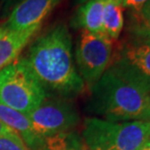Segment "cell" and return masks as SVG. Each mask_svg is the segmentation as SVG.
I'll use <instances>...</instances> for the list:
<instances>
[{
	"label": "cell",
	"mask_w": 150,
	"mask_h": 150,
	"mask_svg": "<svg viewBox=\"0 0 150 150\" xmlns=\"http://www.w3.org/2000/svg\"><path fill=\"white\" fill-rule=\"evenodd\" d=\"M25 60L46 93L68 99L83 90L85 84L73 59L72 37L64 24L38 38Z\"/></svg>",
	"instance_id": "obj_1"
},
{
	"label": "cell",
	"mask_w": 150,
	"mask_h": 150,
	"mask_svg": "<svg viewBox=\"0 0 150 150\" xmlns=\"http://www.w3.org/2000/svg\"><path fill=\"white\" fill-rule=\"evenodd\" d=\"M89 112L112 122L149 121L148 95L107 69L90 87Z\"/></svg>",
	"instance_id": "obj_2"
},
{
	"label": "cell",
	"mask_w": 150,
	"mask_h": 150,
	"mask_svg": "<svg viewBox=\"0 0 150 150\" xmlns=\"http://www.w3.org/2000/svg\"><path fill=\"white\" fill-rule=\"evenodd\" d=\"M82 139L88 150H139L150 139V122H112L98 117L87 118Z\"/></svg>",
	"instance_id": "obj_3"
},
{
	"label": "cell",
	"mask_w": 150,
	"mask_h": 150,
	"mask_svg": "<svg viewBox=\"0 0 150 150\" xmlns=\"http://www.w3.org/2000/svg\"><path fill=\"white\" fill-rule=\"evenodd\" d=\"M47 97L25 58L0 70V104L28 115Z\"/></svg>",
	"instance_id": "obj_4"
},
{
	"label": "cell",
	"mask_w": 150,
	"mask_h": 150,
	"mask_svg": "<svg viewBox=\"0 0 150 150\" xmlns=\"http://www.w3.org/2000/svg\"><path fill=\"white\" fill-rule=\"evenodd\" d=\"M112 40L104 33L82 30L76 47L78 73L89 88L99 81L110 64Z\"/></svg>",
	"instance_id": "obj_5"
},
{
	"label": "cell",
	"mask_w": 150,
	"mask_h": 150,
	"mask_svg": "<svg viewBox=\"0 0 150 150\" xmlns=\"http://www.w3.org/2000/svg\"><path fill=\"white\" fill-rule=\"evenodd\" d=\"M108 69L146 95L150 94V41L134 38L122 45Z\"/></svg>",
	"instance_id": "obj_6"
},
{
	"label": "cell",
	"mask_w": 150,
	"mask_h": 150,
	"mask_svg": "<svg viewBox=\"0 0 150 150\" xmlns=\"http://www.w3.org/2000/svg\"><path fill=\"white\" fill-rule=\"evenodd\" d=\"M28 117L34 131L43 139L55 134L68 132L79 121L76 108L68 99L60 97H46Z\"/></svg>",
	"instance_id": "obj_7"
},
{
	"label": "cell",
	"mask_w": 150,
	"mask_h": 150,
	"mask_svg": "<svg viewBox=\"0 0 150 150\" xmlns=\"http://www.w3.org/2000/svg\"><path fill=\"white\" fill-rule=\"evenodd\" d=\"M62 0H21L12 13L6 24L17 30L40 28L43 21Z\"/></svg>",
	"instance_id": "obj_8"
},
{
	"label": "cell",
	"mask_w": 150,
	"mask_h": 150,
	"mask_svg": "<svg viewBox=\"0 0 150 150\" xmlns=\"http://www.w3.org/2000/svg\"><path fill=\"white\" fill-rule=\"evenodd\" d=\"M38 29L17 30L6 23L0 25V70L17 60L22 49Z\"/></svg>",
	"instance_id": "obj_9"
},
{
	"label": "cell",
	"mask_w": 150,
	"mask_h": 150,
	"mask_svg": "<svg viewBox=\"0 0 150 150\" xmlns=\"http://www.w3.org/2000/svg\"><path fill=\"white\" fill-rule=\"evenodd\" d=\"M0 121L17 134L32 150H42L45 140L37 135L26 114L0 104Z\"/></svg>",
	"instance_id": "obj_10"
},
{
	"label": "cell",
	"mask_w": 150,
	"mask_h": 150,
	"mask_svg": "<svg viewBox=\"0 0 150 150\" xmlns=\"http://www.w3.org/2000/svg\"><path fill=\"white\" fill-rule=\"evenodd\" d=\"M108 0H88L79 9L74 25L92 33L103 32V14Z\"/></svg>",
	"instance_id": "obj_11"
},
{
	"label": "cell",
	"mask_w": 150,
	"mask_h": 150,
	"mask_svg": "<svg viewBox=\"0 0 150 150\" xmlns=\"http://www.w3.org/2000/svg\"><path fill=\"white\" fill-rule=\"evenodd\" d=\"M123 0H108L103 14V32L111 40H117L124 26Z\"/></svg>",
	"instance_id": "obj_12"
},
{
	"label": "cell",
	"mask_w": 150,
	"mask_h": 150,
	"mask_svg": "<svg viewBox=\"0 0 150 150\" xmlns=\"http://www.w3.org/2000/svg\"><path fill=\"white\" fill-rule=\"evenodd\" d=\"M47 150H79L81 142L74 133L63 132L47 137L44 139Z\"/></svg>",
	"instance_id": "obj_13"
},
{
	"label": "cell",
	"mask_w": 150,
	"mask_h": 150,
	"mask_svg": "<svg viewBox=\"0 0 150 150\" xmlns=\"http://www.w3.org/2000/svg\"><path fill=\"white\" fill-rule=\"evenodd\" d=\"M136 21L132 26L134 38L150 41V1H148L139 14H134Z\"/></svg>",
	"instance_id": "obj_14"
},
{
	"label": "cell",
	"mask_w": 150,
	"mask_h": 150,
	"mask_svg": "<svg viewBox=\"0 0 150 150\" xmlns=\"http://www.w3.org/2000/svg\"><path fill=\"white\" fill-rule=\"evenodd\" d=\"M0 150H28L20 137L15 132L0 135Z\"/></svg>",
	"instance_id": "obj_15"
},
{
	"label": "cell",
	"mask_w": 150,
	"mask_h": 150,
	"mask_svg": "<svg viewBox=\"0 0 150 150\" xmlns=\"http://www.w3.org/2000/svg\"><path fill=\"white\" fill-rule=\"evenodd\" d=\"M148 1L149 0H123L122 5L123 8L132 10L134 14H139Z\"/></svg>",
	"instance_id": "obj_16"
},
{
	"label": "cell",
	"mask_w": 150,
	"mask_h": 150,
	"mask_svg": "<svg viewBox=\"0 0 150 150\" xmlns=\"http://www.w3.org/2000/svg\"><path fill=\"white\" fill-rule=\"evenodd\" d=\"M14 131H12L9 127H7L4 123L0 121V135H3V134H9V133H13Z\"/></svg>",
	"instance_id": "obj_17"
},
{
	"label": "cell",
	"mask_w": 150,
	"mask_h": 150,
	"mask_svg": "<svg viewBox=\"0 0 150 150\" xmlns=\"http://www.w3.org/2000/svg\"><path fill=\"white\" fill-rule=\"evenodd\" d=\"M2 1L4 2L7 6H10L12 4H16V5H17L18 2L21 1V0H2Z\"/></svg>",
	"instance_id": "obj_18"
},
{
	"label": "cell",
	"mask_w": 150,
	"mask_h": 150,
	"mask_svg": "<svg viewBox=\"0 0 150 150\" xmlns=\"http://www.w3.org/2000/svg\"><path fill=\"white\" fill-rule=\"evenodd\" d=\"M139 150H150V139Z\"/></svg>",
	"instance_id": "obj_19"
},
{
	"label": "cell",
	"mask_w": 150,
	"mask_h": 150,
	"mask_svg": "<svg viewBox=\"0 0 150 150\" xmlns=\"http://www.w3.org/2000/svg\"><path fill=\"white\" fill-rule=\"evenodd\" d=\"M148 99H149V103H150V94L148 95Z\"/></svg>",
	"instance_id": "obj_20"
},
{
	"label": "cell",
	"mask_w": 150,
	"mask_h": 150,
	"mask_svg": "<svg viewBox=\"0 0 150 150\" xmlns=\"http://www.w3.org/2000/svg\"><path fill=\"white\" fill-rule=\"evenodd\" d=\"M149 122H150V119H149Z\"/></svg>",
	"instance_id": "obj_21"
},
{
	"label": "cell",
	"mask_w": 150,
	"mask_h": 150,
	"mask_svg": "<svg viewBox=\"0 0 150 150\" xmlns=\"http://www.w3.org/2000/svg\"><path fill=\"white\" fill-rule=\"evenodd\" d=\"M149 1H150V0H149Z\"/></svg>",
	"instance_id": "obj_22"
}]
</instances>
